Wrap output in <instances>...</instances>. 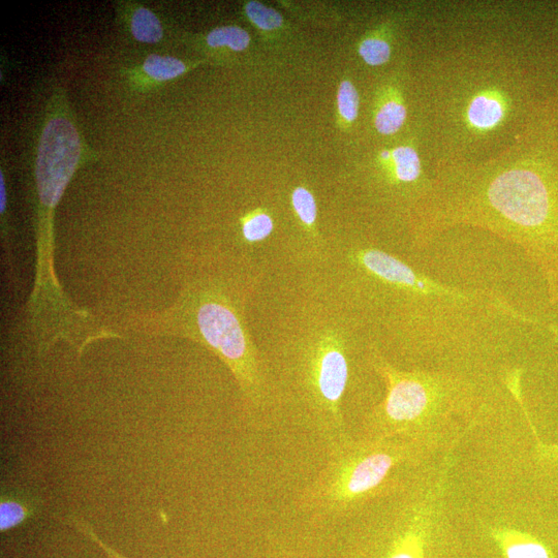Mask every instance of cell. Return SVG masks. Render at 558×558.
Returning <instances> with one entry per match:
<instances>
[{
    "instance_id": "cell-14",
    "label": "cell",
    "mask_w": 558,
    "mask_h": 558,
    "mask_svg": "<svg viewBox=\"0 0 558 558\" xmlns=\"http://www.w3.org/2000/svg\"><path fill=\"white\" fill-rule=\"evenodd\" d=\"M274 228L272 217L261 210L245 217L242 222L243 237L252 243L268 238Z\"/></svg>"
},
{
    "instance_id": "cell-8",
    "label": "cell",
    "mask_w": 558,
    "mask_h": 558,
    "mask_svg": "<svg viewBox=\"0 0 558 558\" xmlns=\"http://www.w3.org/2000/svg\"><path fill=\"white\" fill-rule=\"evenodd\" d=\"M389 165L393 182L414 185L423 177L422 162L417 149L412 145H401L391 150Z\"/></svg>"
},
{
    "instance_id": "cell-6",
    "label": "cell",
    "mask_w": 558,
    "mask_h": 558,
    "mask_svg": "<svg viewBox=\"0 0 558 558\" xmlns=\"http://www.w3.org/2000/svg\"><path fill=\"white\" fill-rule=\"evenodd\" d=\"M408 110L395 86L385 88L377 101L374 122L377 131L383 136H393L398 133L407 121Z\"/></svg>"
},
{
    "instance_id": "cell-16",
    "label": "cell",
    "mask_w": 558,
    "mask_h": 558,
    "mask_svg": "<svg viewBox=\"0 0 558 558\" xmlns=\"http://www.w3.org/2000/svg\"><path fill=\"white\" fill-rule=\"evenodd\" d=\"M292 204L300 221L307 228H315L318 208L314 195L303 186H298L292 194Z\"/></svg>"
},
{
    "instance_id": "cell-9",
    "label": "cell",
    "mask_w": 558,
    "mask_h": 558,
    "mask_svg": "<svg viewBox=\"0 0 558 558\" xmlns=\"http://www.w3.org/2000/svg\"><path fill=\"white\" fill-rule=\"evenodd\" d=\"M132 33L136 40L149 44L158 43L164 36L160 19L146 8H139L134 13Z\"/></svg>"
},
{
    "instance_id": "cell-17",
    "label": "cell",
    "mask_w": 558,
    "mask_h": 558,
    "mask_svg": "<svg viewBox=\"0 0 558 558\" xmlns=\"http://www.w3.org/2000/svg\"><path fill=\"white\" fill-rule=\"evenodd\" d=\"M245 12L248 19L262 30L273 31L284 25V18L281 14L259 2L247 3Z\"/></svg>"
},
{
    "instance_id": "cell-4",
    "label": "cell",
    "mask_w": 558,
    "mask_h": 558,
    "mask_svg": "<svg viewBox=\"0 0 558 558\" xmlns=\"http://www.w3.org/2000/svg\"><path fill=\"white\" fill-rule=\"evenodd\" d=\"M81 141L72 121L50 119L41 136L37 159V182L41 201L54 208L79 164Z\"/></svg>"
},
{
    "instance_id": "cell-12",
    "label": "cell",
    "mask_w": 558,
    "mask_h": 558,
    "mask_svg": "<svg viewBox=\"0 0 558 558\" xmlns=\"http://www.w3.org/2000/svg\"><path fill=\"white\" fill-rule=\"evenodd\" d=\"M358 51L368 66L380 67L390 60L392 48L385 36L375 33L361 41Z\"/></svg>"
},
{
    "instance_id": "cell-18",
    "label": "cell",
    "mask_w": 558,
    "mask_h": 558,
    "mask_svg": "<svg viewBox=\"0 0 558 558\" xmlns=\"http://www.w3.org/2000/svg\"><path fill=\"white\" fill-rule=\"evenodd\" d=\"M72 521H73L74 525L77 527V529L83 535L88 537L93 543H96L110 558H128V557H124V556L120 555L114 549H112L107 544H105L97 536V534L92 531L91 527L87 523L83 522L82 520H80L78 518H72Z\"/></svg>"
},
{
    "instance_id": "cell-19",
    "label": "cell",
    "mask_w": 558,
    "mask_h": 558,
    "mask_svg": "<svg viewBox=\"0 0 558 558\" xmlns=\"http://www.w3.org/2000/svg\"><path fill=\"white\" fill-rule=\"evenodd\" d=\"M547 329L558 345V325L549 324ZM538 453L541 460L558 464V445H545L538 439Z\"/></svg>"
},
{
    "instance_id": "cell-2",
    "label": "cell",
    "mask_w": 558,
    "mask_h": 558,
    "mask_svg": "<svg viewBox=\"0 0 558 558\" xmlns=\"http://www.w3.org/2000/svg\"><path fill=\"white\" fill-rule=\"evenodd\" d=\"M418 447L403 441L352 438L328 453V461L297 500L316 520L350 517L405 480L395 472L413 460Z\"/></svg>"
},
{
    "instance_id": "cell-13",
    "label": "cell",
    "mask_w": 558,
    "mask_h": 558,
    "mask_svg": "<svg viewBox=\"0 0 558 558\" xmlns=\"http://www.w3.org/2000/svg\"><path fill=\"white\" fill-rule=\"evenodd\" d=\"M145 73L159 81H167L182 75L186 71L183 62L171 56L150 55L144 64Z\"/></svg>"
},
{
    "instance_id": "cell-20",
    "label": "cell",
    "mask_w": 558,
    "mask_h": 558,
    "mask_svg": "<svg viewBox=\"0 0 558 558\" xmlns=\"http://www.w3.org/2000/svg\"><path fill=\"white\" fill-rule=\"evenodd\" d=\"M7 206V192L4 173H0V212L4 213Z\"/></svg>"
},
{
    "instance_id": "cell-15",
    "label": "cell",
    "mask_w": 558,
    "mask_h": 558,
    "mask_svg": "<svg viewBox=\"0 0 558 558\" xmlns=\"http://www.w3.org/2000/svg\"><path fill=\"white\" fill-rule=\"evenodd\" d=\"M337 106L341 119L349 124L356 121L359 115L360 99L359 93L351 81L344 80L340 83Z\"/></svg>"
},
{
    "instance_id": "cell-3",
    "label": "cell",
    "mask_w": 558,
    "mask_h": 558,
    "mask_svg": "<svg viewBox=\"0 0 558 558\" xmlns=\"http://www.w3.org/2000/svg\"><path fill=\"white\" fill-rule=\"evenodd\" d=\"M372 364L385 381L387 394L366 417L363 437L419 447L427 427L459 412L468 400L467 390L457 380L399 370L378 356Z\"/></svg>"
},
{
    "instance_id": "cell-10",
    "label": "cell",
    "mask_w": 558,
    "mask_h": 558,
    "mask_svg": "<svg viewBox=\"0 0 558 558\" xmlns=\"http://www.w3.org/2000/svg\"><path fill=\"white\" fill-rule=\"evenodd\" d=\"M34 508L14 496L3 495L0 501V532L7 533L26 521Z\"/></svg>"
},
{
    "instance_id": "cell-11",
    "label": "cell",
    "mask_w": 558,
    "mask_h": 558,
    "mask_svg": "<svg viewBox=\"0 0 558 558\" xmlns=\"http://www.w3.org/2000/svg\"><path fill=\"white\" fill-rule=\"evenodd\" d=\"M207 43L212 48L228 47L240 52L250 46L251 36L241 27L223 26L210 31Z\"/></svg>"
},
{
    "instance_id": "cell-7",
    "label": "cell",
    "mask_w": 558,
    "mask_h": 558,
    "mask_svg": "<svg viewBox=\"0 0 558 558\" xmlns=\"http://www.w3.org/2000/svg\"><path fill=\"white\" fill-rule=\"evenodd\" d=\"M493 538L505 558H552L548 548L537 538L514 530H496Z\"/></svg>"
},
{
    "instance_id": "cell-1",
    "label": "cell",
    "mask_w": 558,
    "mask_h": 558,
    "mask_svg": "<svg viewBox=\"0 0 558 558\" xmlns=\"http://www.w3.org/2000/svg\"><path fill=\"white\" fill-rule=\"evenodd\" d=\"M527 131L495 163L429 190L418 238L457 225L483 228L510 240L540 270L558 304V159L546 132Z\"/></svg>"
},
{
    "instance_id": "cell-5",
    "label": "cell",
    "mask_w": 558,
    "mask_h": 558,
    "mask_svg": "<svg viewBox=\"0 0 558 558\" xmlns=\"http://www.w3.org/2000/svg\"><path fill=\"white\" fill-rule=\"evenodd\" d=\"M462 127L471 135L487 136L504 126L512 112V98L499 86H485L465 100Z\"/></svg>"
}]
</instances>
